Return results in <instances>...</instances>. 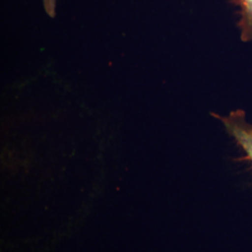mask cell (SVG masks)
<instances>
[{
  "label": "cell",
  "instance_id": "1",
  "mask_svg": "<svg viewBox=\"0 0 252 252\" xmlns=\"http://www.w3.org/2000/svg\"><path fill=\"white\" fill-rule=\"evenodd\" d=\"M212 115L222 123L228 134L243 150L252 163V125L247 121L245 111L236 109L231 111L227 116H220L215 113H212Z\"/></svg>",
  "mask_w": 252,
  "mask_h": 252
},
{
  "label": "cell",
  "instance_id": "2",
  "mask_svg": "<svg viewBox=\"0 0 252 252\" xmlns=\"http://www.w3.org/2000/svg\"><path fill=\"white\" fill-rule=\"evenodd\" d=\"M239 8L240 19L238 27L244 42H252V0H235Z\"/></svg>",
  "mask_w": 252,
  "mask_h": 252
},
{
  "label": "cell",
  "instance_id": "3",
  "mask_svg": "<svg viewBox=\"0 0 252 252\" xmlns=\"http://www.w3.org/2000/svg\"><path fill=\"white\" fill-rule=\"evenodd\" d=\"M46 13L54 18L56 13V0H42Z\"/></svg>",
  "mask_w": 252,
  "mask_h": 252
}]
</instances>
